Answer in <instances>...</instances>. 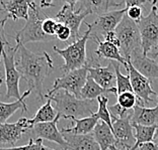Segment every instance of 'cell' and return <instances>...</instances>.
<instances>
[{
	"mask_svg": "<svg viewBox=\"0 0 158 150\" xmlns=\"http://www.w3.org/2000/svg\"><path fill=\"white\" fill-rule=\"evenodd\" d=\"M127 16L131 20L135 21L136 23L142 19L143 17V10L141 7H131L127 9Z\"/></svg>",
	"mask_w": 158,
	"mask_h": 150,
	"instance_id": "35",
	"label": "cell"
},
{
	"mask_svg": "<svg viewBox=\"0 0 158 150\" xmlns=\"http://www.w3.org/2000/svg\"><path fill=\"white\" fill-rule=\"evenodd\" d=\"M157 1H152V7L147 16H143L137 25L141 34L143 53L146 56L148 52L158 42V7Z\"/></svg>",
	"mask_w": 158,
	"mask_h": 150,
	"instance_id": "9",
	"label": "cell"
},
{
	"mask_svg": "<svg viewBox=\"0 0 158 150\" xmlns=\"http://www.w3.org/2000/svg\"><path fill=\"white\" fill-rule=\"evenodd\" d=\"M110 63L113 65V67L114 70V74H116V85H117V92H118L117 96L123 94V93H126V92H133L130 76H129V75L128 76H125V75L121 73L120 65H118V62L110 60Z\"/></svg>",
	"mask_w": 158,
	"mask_h": 150,
	"instance_id": "28",
	"label": "cell"
},
{
	"mask_svg": "<svg viewBox=\"0 0 158 150\" xmlns=\"http://www.w3.org/2000/svg\"><path fill=\"white\" fill-rule=\"evenodd\" d=\"M131 122L133 124L142 125V126L158 125V107L147 108V107L136 105L133 109Z\"/></svg>",
	"mask_w": 158,
	"mask_h": 150,
	"instance_id": "19",
	"label": "cell"
},
{
	"mask_svg": "<svg viewBox=\"0 0 158 150\" xmlns=\"http://www.w3.org/2000/svg\"><path fill=\"white\" fill-rule=\"evenodd\" d=\"M44 98L55 103V109L61 118L82 119L90 117L98 112V100H83L75 97L66 91H58L52 96L45 95Z\"/></svg>",
	"mask_w": 158,
	"mask_h": 150,
	"instance_id": "2",
	"label": "cell"
},
{
	"mask_svg": "<svg viewBox=\"0 0 158 150\" xmlns=\"http://www.w3.org/2000/svg\"><path fill=\"white\" fill-rule=\"evenodd\" d=\"M118 104L120 105L122 108L128 111H132L135 108L138 103L137 96L134 94V92H126L123 94L117 96Z\"/></svg>",
	"mask_w": 158,
	"mask_h": 150,
	"instance_id": "30",
	"label": "cell"
},
{
	"mask_svg": "<svg viewBox=\"0 0 158 150\" xmlns=\"http://www.w3.org/2000/svg\"><path fill=\"white\" fill-rule=\"evenodd\" d=\"M75 125L71 128H62V133H71L75 135H88L93 132L95 126L99 122L96 114L90 117L82 118V119H72Z\"/></svg>",
	"mask_w": 158,
	"mask_h": 150,
	"instance_id": "22",
	"label": "cell"
},
{
	"mask_svg": "<svg viewBox=\"0 0 158 150\" xmlns=\"http://www.w3.org/2000/svg\"><path fill=\"white\" fill-rule=\"evenodd\" d=\"M138 150H158V144L155 142H148L139 146Z\"/></svg>",
	"mask_w": 158,
	"mask_h": 150,
	"instance_id": "39",
	"label": "cell"
},
{
	"mask_svg": "<svg viewBox=\"0 0 158 150\" xmlns=\"http://www.w3.org/2000/svg\"><path fill=\"white\" fill-rule=\"evenodd\" d=\"M67 142L66 150H100L98 142L92 134L75 135L71 133H62Z\"/></svg>",
	"mask_w": 158,
	"mask_h": 150,
	"instance_id": "18",
	"label": "cell"
},
{
	"mask_svg": "<svg viewBox=\"0 0 158 150\" xmlns=\"http://www.w3.org/2000/svg\"><path fill=\"white\" fill-rule=\"evenodd\" d=\"M0 150H55L44 145L43 139L37 138L34 140V138H30V141L27 145L23 146H13V147H0Z\"/></svg>",
	"mask_w": 158,
	"mask_h": 150,
	"instance_id": "31",
	"label": "cell"
},
{
	"mask_svg": "<svg viewBox=\"0 0 158 150\" xmlns=\"http://www.w3.org/2000/svg\"><path fill=\"white\" fill-rule=\"evenodd\" d=\"M88 67V77H90L96 84L106 90L114 88V84L116 83V74L113 65L110 63L107 67L93 66Z\"/></svg>",
	"mask_w": 158,
	"mask_h": 150,
	"instance_id": "16",
	"label": "cell"
},
{
	"mask_svg": "<svg viewBox=\"0 0 158 150\" xmlns=\"http://www.w3.org/2000/svg\"><path fill=\"white\" fill-rule=\"evenodd\" d=\"M57 21L54 18H50L47 17L43 22V31L49 37H55V28H56Z\"/></svg>",
	"mask_w": 158,
	"mask_h": 150,
	"instance_id": "34",
	"label": "cell"
},
{
	"mask_svg": "<svg viewBox=\"0 0 158 150\" xmlns=\"http://www.w3.org/2000/svg\"><path fill=\"white\" fill-rule=\"evenodd\" d=\"M114 94L118 95L117 92V87L106 90V89L102 88L98 84H96L94 81L92 80L90 77L87 78V81L84 85V87L82 88L81 94H80V99L83 100H95L100 96H105V94Z\"/></svg>",
	"mask_w": 158,
	"mask_h": 150,
	"instance_id": "25",
	"label": "cell"
},
{
	"mask_svg": "<svg viewBox=\"0 0 158 150\" xmlns=\"http://www.w3.org/2000/svg\"><path fill=\"white\" fill-rule=\"evenodd\" d=\"M92 136L98 142L100 150H109L117 144V140L114 138L112 128L102 121H99L95 126L92 132Z\"/></svg>",
	"mask_w": 158,
	"mask_h": 150,
	"instance_id": "20",
	"label": "cell"
},
{
	"mask_svg": "<svg viewBox=\"0 0 158 150\" xmlns=\"http://www.w3.org/2000/svg\"><path fill=\"white\" fill-rule=\"evenodd\" d=\"M49 6H54V4H53V3H50V2H45V1L41 2L42 8H46V7H49Z\"/></svg>",
	"mask_w": 158,
	"mask_h": 150,
	"instance_id": "40",
	"label": "cell"
},
{
	"mask_svg": "<svg viewBox=\"0 0 158 150\" xmlns=\"http://www.w3.org/2000/svg\"><path fill=\"white\" fill-rule=\"evenodd\" d=\"M89 37H90V29L87 28L81 38L72 42L65 48H58L57 46H53L54 52L64 59L65 63L61 70L65 74L86 66L88 60L86 56V42L89 39Z\"/></svg>",
	"mask_w": 158,
	"mask_h": 150,
	"instance_id": "4",
	"label": "cell"
},
{
	"mask_svg": "<svg viewBox=\"0 0 158 150\" xmlns=\"http://www.w3.org/2000/svg\"><path fill=\"white\" fill-rule=\"evenodd\" d=\"M77 3V1H66L64 6L55 16L56 21L63 23L71 30V38L73 39V42L81 38L79 34V28L83 19L89 15L87 12L80 11L78 9L75 10V5Z\"/></svg>",
	"mask_w": 158,
	"mask_h": 150,
	"instance_id": "10",
	"label": "cell"
},
{
	"mask_svg": "<svg viewBox=\"0 0 158 150\" xmlns=\"http://www.w3.org/2000/svg\"><path fill=\"white\" fill-rule=\"evenodd\" d=\"M33 128L27 118H20L15 123L3 124L0 126V144H7L13 147L23 138V135L33 130Z\"/></svg>",
	"mask_w": 158,
	"mask_h": 150,
	"instance_id": "13",
	"label": "cell"
},
{
	"mask_svg": "<svg viewBox=\"0 0 158 150\" xmlns=\"http://www.w3.org/2000/svg\"><path fill=\"white\" fill-rule=\"evenodd\" d=\"M55 37L61 41H68V39L71 37V30L64 25L63 23L57 21L55 28Z\"/></svg>",
	"mask_w": 158,
	"mask_h": 150,
	"instance_id": "32",
	"label": "cell"
},
{
	"mask_svg": "<svg viewBox=\"0 0 158 150\" xmlns=\"http://www.w3.org/2000/svg\"><path fill=\"white\" fill-rule=\"evenodd\" d=\"M1 56H2V52H1V48H0V65H1Z\"/></svg>",
	"mask_w": 158,
	"mask_h": 150,
	"instance_id": "44",
	"label": "cell"
},
{
	"mask_svg": "<svg viewBox=\"0 0 158 150\" xmlns=\"http://www.w3.org/2000/svg\"><path fill=\"white\" fill-rule=\"evenodd\" d=\"M60 118L61 117L58 115L56 117V119L52 121V122L40 123V124L35 125L33 128V131L38 138L45 139V140H48L51 142H55V143L60 145L61 147L63 148V150H66L68 144L65 140V138L63 136L62 132L57 127Z\"/></svg>",
	"mask_w": 158,
	"mask_h": 150,
	"instance_id": "14",
	"label": "cell"
},
{
	"mask_svg": "<svg viewBox=\"0 0 158 150\" xmlns=\"http://www.w3.org/2000/svg\"><path fill=\"white\" fill-rule=\"evenodd\" d=\"M146 56H148L149 59H151L152 60H154V62H155L158 65V42L153 46L151 49H150Z\"/></svg>",
	"mask_w": 158,
	"mask_h": 150,
	"instance_id": "38",
	"label": "cell"
},
{
	"mask_svg": "<svg viewBox=\"0 0 158 150\" xmlns=\"http://www.w3.org/2000/svg\"><path fill=\"white\" fill-rule=\"evenodd\" d=\"M109 150H123V149L118 148V147H117V146H113V147H110Z\"/></svg>",
	"mask_w": 158,
	"mask_h": 150,
	"instance_id": "42",
	"label": "cell"
},
{
	"mask_svg": "<svg viewBox=\"0 0 158 150\" xmlns=\"http://www.w3.org/2000/svg\"><path fill=\"white\" fill-rule=\"evenodd\" d=\"M103 40L106 42H110V44L116 45L117 48H120V40H118V35L114 31H112V33H109L107 34H106V37H103Z\"/></svg>",
	"mask_w": 158,
	"mask_h": 150,
	"instance_id": "36",
	"label": "cell"
},
{
	"mask_svg": "<svg viewBox=\"0 0 158 150\" xmlns=\"http://www.w3.org/2000/svg\"><path fill=\"white\" fill-rule=\"evenodd\" d=\"M95 42H98V48L95 51V55L98 58L114 60V62H118V63L124 65L126 70L128 69V63L124 59V56H122L120 48L105 40H98Z\"/></svg>",
	"mask_w": 158,
	"mask_h": 150,
	"instance_id": "21",
	"label": "cell"
},
{
	"mask_svg": "<svg viewBox=\"0 0 158 150\" xmlns=\"http://www.w3.org/2000/svg\"><path fill=\"white\" fill-rule=\"evenodd\" d=\"M127 13V8L116 9L112 11L98 16L92 23H85L87 28L90 29V37L89 38L94 41L102 40V38L106 37V34L116 30V28Z\"/></svg>",
	"mask_w": 158,
	"mask_h": 150,
	"instance_id": "8",
	"label": "cell"
},
{
	"mask_svg": "<svg viewBox=\"0 0 158 150\" xmlns=\"http://www.w3.org/2000/svg\"><path fill=\"white\" fill-rule=\"evenodd\" d=\"M15 56L16 69L21 78L27 81L28 89L40 99H44L43 84L49 76L50 71L53 70V60L48 52L35 53L28 51L23 44H17Z\"/></svg>",
	"mask_w": 158,
	"mask_h": 150,
	"instance_id": "1",
	"label": "cell"
},
{
	"mask_svg": "<svg viewBox=\"0 0 158 150\" xmlns=\"http://www.w3.org/2000/svg\"><path fill=\"white\" fill-rule=\"evenodd\" d=\"M157 99H158V96H157ZM157 107H158V103H157Z\"/></svg>",
	"mask_w": 158,
	"mask_h": 150,
	"instance_id": "45",
	"label": "cell"
},
{
	"mask_svg": "<svg viewBox=\"0 0 158 150\" xmlns=\"http://www.w3.org/2000/svg\"><path fill=\"white\" fill-rule=\"evenodd\" d=\"M129 62H131L133 67L148 80L151 81L158 79V65L143 53L142 48L133 52Z\"/></svg>",
	"mask_w": 158,
	"mask_h": 150,
	"instance_id": "15",
	"label": "cell"
},
{
	"mask_svg": "<svg viewBox=\"0 0 158 150\" xmlns=\"http://www.w3.org/2000/svg\"><path fill=\"white\" fill-rule=\"evenodd\" d=\"M0 42V48L2 52V59L5 69V83H6V94L5 98H15L16 100H20L23 95L19 93V80L20 74L16 69L15 65V56L17 52V46L12 48L11 45H5Z\"/></svg>",
	"mask_w": 158,
	"mask_h": 150,
	"instance_id": "6",
	"label": "cell"
},
{
	"mask_svg": "<svg viewBox=\"0 0 158 150\" xmlns=\"http://www.w3.org/2000/svg\"><path fill=\"white\" fill-rule=\"evenodd\" d=\"M98 109L96 112V116L98 117L99 121H102L106 124H107L109 126L112 128L113 130V124H112V116H110V112L107 107V103H109V98L106 96H100L98 99Z\"/></svg>",
	"mask_w": 158,
	"mask_h": 150,
	"instance_id": "29",
	"label": "cell"
},
{
	"mask_svg": "<svg viewBox=\"0 0 158 150\" xmlns=\"http://www.w3.org/2000/svg\"><path fill=\"white\" fill-rule=\"evenodd\" d=\"M47 17L42 7L35 1H31L26 25L17 31L15 35L16 44L24 45L27 42H49L55 39L56 37H49L43 31V22Z\"/></svg>",
	"mask_w": 158,
	"mask_h": 150,
	"instance_id": "3",
	"label": "cell"
},
{
	"mask_svg": "<svg viewBox=\"0 0 158 150\" xmlns=\"http://www.w3.org/2000/svg\"><path fill=\"white\" fill-rule=\"evenodd\" d=\"M31 1H14V0H3L1 3L2 8L8 14L9 18L13 20L28 18Z\"/></svg>",
	"mask_w": 158,
	"mask_h": 150,
	"instance_id": "23",
	"label": "cell"
},
{
	"mask_svg": "<svg viewBox=\"0 0 158 150\" xmlns=\"http://www.w3.org/2000/svg\"><path fill=\"white\" fill-rule=\"evenodd\" d=\"M4 80H5V79L3 77H0V86H1V84L3 83V81H4Z\"/></svg>",
	"mask_w": 158,
	"mask_h": 150,
	"instance_id": "43",
	"label": "cell"
},
{
	"mask_svg": "<svg viewBox=\"0 0 158 150\" xmlns=\"http://www.w3.org/2000/svg\"><path fill=\"white\" fill-rule=\"evenodd\" d=\"M57 116H58V113H57L55 107H53L52 101L51 100H48L46 102V104H44L38 110L35 115L31 119H30V123L34 127L35 125L40 123L52 122V121L56 119Z\"/></svg>",
	"mask_w": 158,
	"mask_h": 150,
	"instance_id": "27",
	"label": "cell"
},
{
	"mask_svg": "<svg viewBox=\"0 0 158 150\" xmlns=\"http://www.w3.org/2000/svg\"><path fill=\"white\" fill-rule=\"evenodd\" d=\"M80 7L78 10L83 12H87L88 14H96L98 16L107 13L112 10L110 8L120 7L125 3V1H114V0H83L78 2Z\"/></svg>",
	"mask_w": 158,
	"mask_h": 150,
	"instance_id": "17",
	"label": "cell"
},
{
	"mask_svg": "<svg viewBox=\"0 0 158 150\" xmlns=\"http://www.w3.org/2000/svg\"><path fill=\"white\" fill-rule=\"evenodd\" d=\"M127 63H128L127 72L129 73V76H130L133 92L137 96L138 99L137 105L141 107H145L149 103L153 102V99L151 98L152 96H158V95L151 87V81L148 80L144 76H142L133 67L131 62H127Z\"/></svg>",
	"mask_w": 158,
	"mask_h": 150,
	"instance_id": "11",
	"label": "cell"
},
{
	"mask_svg": "<svg viewBox=\"0 0 158 150\" xmlns=\"http://www.w3.org/2000/svg\"><path fill=\"white\" fill-rule=\"evenodd\" d=\"M153 142H155L156 144H158V130L156 132V134H155V136H154V141Z\"/></svg>",
	"mask_w": 158,
	"mask_h": 150,
	"instance_id": "41",
	"label": "cell"
},
{
	"mask_svg": "<svg viewBox=\"0 0 158 150\" xmlns=\"http://www.w3.org/2000/svg\"><path fill=\"white\" fill-rule=\"evenodd\" d=\"M131 118L132 115L125 118H117L112 116L113 133L117 140L116 146L123 150H131L136 143Z\"/></svg>",
	"mask_w": 158,
	"mask_h": 150,
	"instance_id": "12",
	"label": "cell"
},
{
	"mask_svg": "<svg viewBox=\"0 0 158 150\" xmlns=\"http://www.w3.org/2000/svg\"><path fill=\"white\" fill-rule=\"evenodd\" d=\"M114 33H117L120 40V51L122 56L127 62H129L132 53L139 48H142L141 34L137 23L131 20L126 14Z\"/></svg>",
	"mask_w": 158,
	"mask_h": 150,
	"instance_id": "5",
	"label": "cell"
},
{
	"mask_svg": "<svg viewBox=\"0 0 158 150\" xmlns=\"http://www.w3.org/2000/svg\"><path fill=\"white\" fill-rule=\"evenodd\" d=\"M132 125L136 132L135 133L136 143L131 150H138L140 145L154 141V136H155L156 132L158 130V125H154V126H142V125L133 124V123Z\"/></svg>",
	"mask_w": 158,
	"mask_h": 150,
	"instance_id": "26",
	"label": "cell"
},
{
	"mask_svg": "<svg viewBox=\"0 0 158 150\" xmlns=\"http://www.w3.org/2000/svg\"><path fill=\"white\" fill-rule=\"evenodd\" d=\"M31 94V92L30 90H27L23 94V97H21L20 100H16L15 102L12 103L0 102V126L7 123L6 121L8 120V118L10 116H12L17 110L21 109L23 112H27V108L26 103H24V99L28 97Z\"/></svg>",
	"mask_w": 158,
	"mask_h": 150,
	"instance_id": "24",
	"label": "cell"
},
{
	"mask_svg": "<svg viewBox=\"0 0 158 150\" xmlns=\"http://www.w3.org/2000/svg\"><path fill=\"white\" fill-rule=\"evenodd\" d=\"M88 78V67L86 66L81 69L71 71L69 73L64 74L62 77L57 78L51 90L48 91L47 96H52L58 91H66L70 94L74 95L75 97L80 99V94L82 88L87 81Z\"/></svg>",
	"mask_w": 158,
	"mask_h": 150,
	"instance_id": "7",
	"label": "cell"
},
{
	"mask_svg": "<svg viewBox=\"0 0 158 150\" xmlns=\"http://www.w3.org/2000/svg\"><path fill=\"white\" fill-rule=\"evenodd\" d=\"M146 3V0H125L126 8H131V7H141Z\"/></svg>",
	"mask_w": 158,
	"mask_h": 150,
	"instance_id": "37",
	"label": "cell"
},
{
	"mask_svg": "<svg viewBox=\"0 0 158 150\" xmlns=\"http://www.w3.org/2000/svg\"><path fill=\"white\" fill-rule=\"evenodd\" d=\"M9 16L7 12L3 8H0V42H2L4 45H9L10 44L6 40L5 37V31H4V26L6 21L8 20Z\"/></svg>",
	"mask_w": 158,
	"mask_h": 150,
	"instance_id": "33",
	"label": "cell"
}]
</instances>
